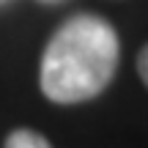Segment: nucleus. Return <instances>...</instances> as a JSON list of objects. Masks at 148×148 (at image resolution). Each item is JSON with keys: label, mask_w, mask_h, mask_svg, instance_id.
<instances>
[{"label": "nucleus", "mask_w": 148, "mask_h": 148, "mask_svg": "<svg viewBox=\"0 0 148 148\" xmlns=\"http://www.w3.org/2000/svg\"><path fill=\"white\" fill-rule=\"evenodd\" d=\"M38 3H63V0H38Z\"/></svg>", "instance_id": "4"}, {"label": "nucleus", "mask_w": 148, "mask_h": 148, "mask_svg": "<svg viewBox=\"0 0 148 148\" xmlns=\"http://www.w3.org/2000/svg\"><path fill=\"white\" fill-rule=\"evenodd\" d=\"M121 58L118 33L107 19L77 14L52 33L41 55L38 82L49 101L79 104L112 82Z\"/></svg>", "instance_id": "1"}, {"label": "nucleus", "mask_w": 148, "mask_h": 148, "mask_svg": "<svg viewBox=\"0 0 148 148\" xmlns=\"http://www.w3.org/2000/svg\"><path fill=\"white\" fill-rule=\"evenodd\" d=\"M5 3H11V0H0V5H5Z\"/></svg>", "instance_id": "5"}, {"label": "nucleus", "mask_w": 148, "mask_h": 148, "mask_svg": "<svg viewBox=\"0 0 148 148\" xmlns=\"http://www.w3.org/2000/svg\"><path fill=\"white\" fill-rule=\"evenodd\" d=\"M3 148H52V145H49V140L44 134L33 132V129H14L5 137Z\"/></svg>", "instance_id": "2"}, {"label": "nucleus", "mask_w": 148, "mask_h": 148, "mask_svg": "<svg viewBox=\"0 0 148 148\" xmlns=\"http://www.w3.org/2000/svg\"><path fill=\"white\" fill-rule=\"evenodd\" d=\"M137 74H140V79H143V85L148 88V44L140 49V55H137Z\"/></svg>", "instance_id": "3"}]
</instances>
